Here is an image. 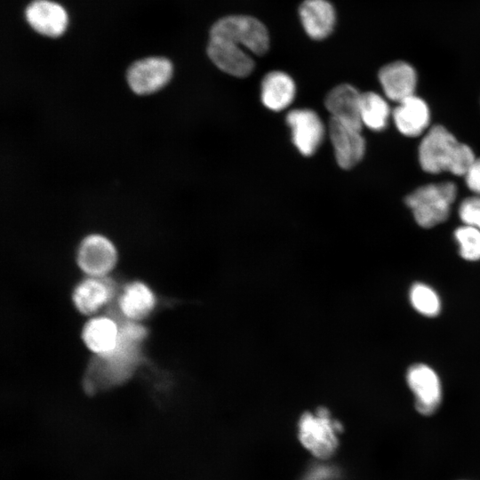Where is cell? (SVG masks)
<instances>
[{
	"instance_id": "cell-1",
	"label": "cell",
	"mask_w": 480,
	"mask_h": 480,
	"mask_svg": "<svg viewBox=\"0 0 480 480\" xmlns=\"http://www.w3.org/2000/svg\"><path fill=\"white\" fill-rule=\"evenodd\" d=\"M476 159L470 147L460 142L442 125L431 127L419 146V162L426 172H449L464 176Z\"/></svg>"
},
{
	"instance_id": "cell-2",
	"label": "cell",
	"mask_w": 480,
	"mask_h": 480,
	"mask_svg": "<svg viewBox=\"0 0 480 480\" xmlns=\"http://www.w3.org/2000/svg\"><path fill=\"white\" fill-rule=\"evenodd\" d=\"M146 335L145 329L133 323L119 327L116 345L107 354L99 355L94 376H100L102 383L111 384L126 378L137 362L139 345ZM98 377L96 380L100 379Z\"/></svg>"
},
{
	"instance_id": "cell-3",
	"label": "cell",
	"mask_w": 480,
	"mask_h": 480,
	"mask_svg": "<svg viewBox=\"0 0 480 480\" xmlns=\"http://www.w3.org/2000/svg\"><path fill=\"white\" fill-rule=\"evenodd\" d=\"M456 196V185L445 181L419 187L405 197L404 202L418 225L429 228L446 220Z\"/></svg>"
},
{
	"instance_id": "cell-4",
	"label": "cell",
	"mask_w": 480,
	"mask_h": 480,
	"mask_svg": "<svg viewBox=\"0 0 480 480\" xmlns=\"http://www.w3.org/2000/svg\"><path fill=\"white\" fill-rule=\"evenodd\" d=\"M341 423L328 409L320 407L304 412L298 421V436L302 445L313 455L328 459L338 448Z\"/></svg>"
},
{
	"instance_id": "cell-5",
	"label": "cell",
	"mask_w": 480,
	"mask_h": 480,
	"mask_svg": "<svg viewBox=\"0 0 480 480\" xmlns=\"http://www.w3.org/2000/svg\"><path fill=\"white\" fill-rule=\"evenodd\" d=\"M210 36L229 40L258 55L264 54L269 46L268 32L263 23L245 15L221 18L212 27Z\"/></svg>"
},
{
	"instance_id": "cell-6",
	"label": "cell",
	"mask_w": 480,
	"mask_h": 480,
	"mask_svg": "<svg viewBox=\"0 0 480 480\" xmlns=\"http://www.w3.org/2000/svg\"><path fill=\"white\" fill-rule=\"evenodd\" d=\"M118 252L106 234L92 231L84 235L76 250V263L89 276H106L116 265Z\"/></svg>"
},
{
	"instance_id": "cell-7",
	"label": "cell",
	"mask_w": 480,
	"mask_h": 480,
	"mask_svg": "<svg viewBox=\"0 0 480 480\" xmlns=\"http://www.w3.org/2000/svg\"><path fill=\"white\" fill-rule=\"evenodd\" d=\"M172 64L164 57H147L134 61L127 69L126 82L138 96L161 91L172 76Z\"/></svg>"
},
{
	"instance_id": "cell-8",
	"label": "cell",
	"mask_w": 480,
	"mask_h": 480,
	"mask_svg": "<svg viewBox=\"0 0 480 480\" xmlns=\"http://www.w3.org/2000/svg\"><path fill=\"white\" fill-rule=\"evenodd\" d=\"M292 143L304 156L315 154L323 142L325 129L319 116L308 108L293 109L286 116Z\"/></svg>"
},
{
	"instance_id": "cell-9",
	"label": "cell",
	"mask_w": 480,
	"mask_h": 480,
	"mask_svg": "<svg viewBox=\"0 0 480 480\" xmlns=\"http://www.w3.org/2000/svg\"><path fill=\"white\" fill-rule=\"evenodd\" d=\"M406 380L414 394L418 412L425 416L436 412L442 400L441 382L436 372L428 365L416 364L408 369Z\"/></svg>"
},
{
	"instance_id": "cell-10",
	"label": "cell",
	"mask_w": 480,
	"mask_h": 480,
	"mask_svg": "<svg viewBox=\"0 0 480 480\" xmlns=\"http://www.w3.org/2000/svg\"><path fill=\"white\" fill-rule=\"evenodd\" d=\"M328 132L340 167L350 169L362 160L365 152V140L361 128L331 117Z\"/></svg>"
},
{
	"instance_id": "cell-11",
	"label": "cell",
	"mask_w": 480,
	"mask_h": 480,
	"mask_svg": "<svg viewBox=\"0 0 480 480\" xmlns=\"http://www.w3.org/2000/svg\"><path fill=\"white\" fill-rule=\"evenodd\" d=\"M207 53L218 68L233 76H247L254 68L249 52L227 39L210 36Z\"/></svg>"
},
{
	"instance_id": "cell-12",
	"label": "cell",
	"mask_w": 480,
	"mask_h": 480,
	"mask_svg": "<svg viewBox=\"0 0 480 480\" xmlns=\"http://www.w3.org/2000/svg\"><path fill=\"white\" fill-rule=\"evenodd\" d=\"M25 17L35 31L50 37L60 36L68 24L65 9L50 0L32 1L25 10Z\"/></svg>"
},
{
	"instance_id": "cell-13",
	"label": "cell",
	"mask_w": 480,
	"mask_h": 480,
	"mask_svg": "<svg viewBox=\"0 0 480 480\" xmlns=\"http://www.w3.org/2000/svg\"><path fill=\"white\" fill-rule=\"evenodd\" d=\"M379 81L387 98L398 103L414 95L417 74L412 65L397 60L380 69Z\"/></svg>"
},
{
	"instance_id": "cell-14",
	"label": "cell",
	"mask_w": 480,
	"mask_h": 480,
	"mask_svg": "<svg viewBox=\"0 0 480 480\" xmlns=\"http://www.w3.org/2000/svg\"><path fill=\"white\" fill-rule=\"evenodd\" d=\"M301 25L315 40L327 37L336 23V12L328 0H304L299 9Z\"/></svg>"
},
{
	"instance_id": "cell-15",
	"label": "cell",
	"mask_w": 480,
	"mask_h": 480,
	"mask_svg": "<svg viewBox=\"0 0 480 480\" xmlns=\"http://www.w3.org/2000/svg\"><path fill=\"white\" fill-rule=\"evenodd\" d=\"M392 117L403 135L417 137L428 128L430 112L426 101L414 94L397 103Z\"/></svg>"
},
{
	"instance_id": "cell-16",
	"label": "cell",
	"mask_w": 480,
	"mask_h": 480,
	"mask_svg": "<svg viewBox=\"0 0 480 480\" xmlns=\"http://www.w3.org/2000/svg\"><path fill=\"white\" fill-rule=\"evenodd\" d=\"M361 93L348 84H340L331 90L324 100L331 117L363 129L360 116Z\"/></svg>"
},
{
	"instance_id": "cell-17",
	"label": "cell",
	"mask_w": 480,
	"mask_h": 480,
	"mask_svg": "<svg viewBox=\"0 0 480 480\" xmlns=\"http://www.w3.org/2000/svg\"><path fill=\"white\" fill-rule=\"evenodd\" d=\"M295 94V83L285 72L271 71L262 79L260 100L263 105L272 111H281L288 108Z\"/></svg>"
},
{
	"instance_id": "cell-18",
	"label": "cell",
	"mask_w": 480,
	"mask_h": 480,
	"mask_svg": "<svg viewBox=\"0 0 480 480\" xmlns=\"http://www.w3.org/2000/svg\"><path fill=\"white\" fill-rule=\"evenodd\" d=\"M114 295L113 282L107 276H89L75 289L73 301L83 314H92L108 303Z\"/></svg>"
},
{
	"instance_id": "cell-19",
	"label": "cell",
	"mask_w": 480,
	"mask_h": 480,
	"mask_svg": "<svg viewBox=\"0 0 480 480\" xmlns=\"http://www.w3.org/2000/svg\"><path fill=\"white\" fill-rule=\"evenodd\" d=\"M118 334L117 324L109 317L100 316L92 318L85 324L83 340L89 349L103 355L115 348Z\"/></svg>"
},
{
	"instance_id": "cell-20",
	"label": "cell",
	"mask_w": 480,
	"mask_h": 480,
	"mask_svg": "<svg viewBox=\"0 0 480 480\" xmlns=\"http://www.w3.org/2000/svg\"><path fill=\"white\" fill-rule=\"evenodd\" d=\"M156 305L152 291L141 282L129 284L119 299L123 315L130 320L146 317Z\"/></svg>"
},
{
	"instance_id": "cell-21",
	"label": "cell",
	"mask_w": 480,
	"mask_h": 480,
	"mask_svg": "<svg viewBox=\"0 0 480 480\" xmlns=\"http://www.w3.org/2000/svg\"><path fill=\"white\" fill-rule=\"evenodd\" d=\"M360 116L364 126L374 132L387 127L390 108L387 100L374 92L361 93Z\"/></svg>"
},
{
	"instance_id": "cell-22",
	"label": "cell",
	"mask_w": 480,
	"mask_h": 480,
	"mask_svg": "<svg viewBox=\"0 0 480 480\" xmlns=\"http://www.w3.org/2000/svg\"><path fill=\"white\" fill-rule=\"evenodd\" d=\"M409 298L412 306L421 315L432 317L440 312V298L428 284H414L410 289Z\"/></svg>"
},
{
	"instance_id": "cell-23",
	"label": "cell",
	"mask_w": 480,
	"mask_h": 480,
	"mask_svg": "<svg viewBox=\"0 0 480 480\" xmlns=\"http://www.w3.org/2000/svg\"><path fill=\"white\" fill-rule=\"evenodd\" d=\"M460 255L467 260H480V229L468 225L459 227L454 232Z\"/></svg>"
},
{
	"instance_id": "cell-24",
	"label": "cell",
	"mask_w": 480,
	"mask_h": 480,
	"mask_svg": "<svg viewBox=\"0 0 480 480\" xmlns=\"http://www.w3.org/2000/svg\"><path fill=\"white\" fill-rule=\"evenodd\" d=\"M459 216L464 225L480 229V196L465 198L460 204Z\"/></svg>"
},
{
	"instance_id": "cell-25",
	"label": "cell",
	"mask_w": 480,
	"mask_h": 480,
	"mask_svg": "<svg viewBox=\"0 0 480 480\" xmlns=\"http://www.w3.org/2000/svg\"><path fill=\"white\" fill-rule=\"evenodd\" d=\"M340 477V471L336 466L317 463L312 465L300 480H337Z\"/></svg>"
},
{
	"instance_id": "cell-26",
	"label": "cell",
	"mask_w": 480,
	"mask_h": 480,
	"mask_svg": "<svg viewBox=\"0 0 480 480\" xmlns=\"http://www.w3.org/2000/svg\"><path fill=\"white\" fill-rule=\"evenodd\" d=\"M467 187L476 195L480 196V158H476L465 173Z\"/></svg>"
}]
</instances>
